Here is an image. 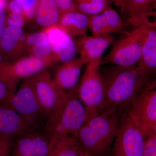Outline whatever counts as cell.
Returning <instances> with one entry per match:
<instances>
[{"instance_id": "6da1fadb", "label": "cell", "mask_w": 156, "mask_h": 156, "mask_svg": "<svg viewBox=\"0 0 156 156\" xmlns=\"http://www.w3.org/2000/svg\"><path fill=\"white\" fill-rule=\"evenodd\" d=\"M100 72L104 87V98L100 112L110 110L121 115L128 110L151 76L137 66L110 65L100 69Z\"/></svg>"}, {"instance_id": "7a4b0ae2", "label": "cell", "mask_w": 156, "mask_h": 156, "mask_svg": "<svg viewBox=\"0 0 156 156\" xmlns=\"http://www.w3.org/2000/svg\"><path fill=\"white\" fill-rule=\"evenodd\" d=\"M86 109L78 97L76 88L63 92L46 121L44 132L52 142L64 135L74 138L86 123Z\"/></svg>"}, {"instance_id": "3957f363", "label": "cell", "mask_w": 156, "mask_h": 156, "mask_svg": "<svg viewBox=\"0 0 156 156\" xmlns=\"http://www.w3.org/2000/svg\"><path fill=\"white\" fill-rule=\"evenodd\" d=\"M101 58L86 63L80 82L76 88L78 97L86 109V122L99 113L103 105L104 87L100 72Z\"/></svg>"}, {"instance_id": "277c9868", "label": "cell", "mask_w": 156, "mask_h": 156, "mask_svg": "<svg viewBox=\"0 0 156 156\" xmlns=\"http://www.w3.org/2000/svg\"><path fill=\"white\" fill-rule=\"evenodd\" d=\"M133 27L115 40L108 53L101 58V64L124 67L136 66L140 61L143 24Z\"/></svg>"}, {"instance_id": "5b68a950", "label": "cell", "mask_w": 156, "mask_h": 156, "mask_svg": "<svg viewBox=\"0 0 156 156\" xmlns=\"http://www.w3.org/2000/svg\"><path fill=\"white\" fill-rule=\"evenodd\" d=\"M147 136L156 132V83L149 77L128 111Z\"/></svg>"}, {"instance_id": "8992f818", "label": "cell", "mask_w": 156, "mask_h": 156, "mask_svg": "<svg viewBox=\"0 0 156 156\" xmlns=\"http://www.w3.org/2000/svg\"><path fill=\"white\" fill-rule=\"evenodd\" d=\"M147 136L128 111L121 116L111 156H142Z\"/></svg>"}, {"instance_id": "52a82bcc", "label": "cell", "mask_w": 156, "mask_h": 156, "mask_svg": "<svg viewBox=\"0 0 156 156\" xmlns=\"http://www.w3.org/2000/svg\"><path fill=\"white\" fill-rule=\"evenodd\" d=\"M6 105L28 120L34 130L44 131L48 116L39 103L30 78L24 79Z\"/></svg>"}, {"instance_id": "ba28073f", "label": "cell", "mask_w": 156, "mask_h": 156, "mask_svg": "<svg viewBox=\"0 0 156 156\" xmlns=\"http://www.w3.org/2000/svg\"><path fill=\"white\" fill-rule=\"evenodd\" d=\"M52 144L44 131L30 130L14 140L10 156H48Z\"/></svg>"}, {"instance_id": "9c48e42d", "label": "cell", "mask_w": 156, "mask_h": 156, "mask_svg": "<svg viewBox=\"0 0 156 156\" xmlns=\"http://www.w3.org/2000/svg\"><path fill=\"white\" fill-rule=\"evenodd\" d=\"M30 79L39 103L48 118L57 105L63 91L57 87L50 73L46 69Z\"/></svg>"}, {"instance_id": "30bf717a", "label": "cell", "mask_w": 156, "mask_h": 156, "mask_svg": "<svg viewBox=\"0 0 156 156\" xmlns=\"http://www.w3.org/2000/svg\"><path fill=\"white\" fill-rule=\"evenodd\" d=\"M43 30L48 37L55 62L64 63L76 58L77 51L72 37L56 24L44 28Z\"/></svg>"}, {"instance_id": "8fae6325", "label": "cell", "mask_w": 156, "mask_h": 156, "mask_svg": "<svg viewBox=\"0 0 156 156\" xmlns=\"http://www.w3.org/2000/svg\"><path fill=\"white\" fill-rule=\"evenodd\" d=\"M54 62L53 59H43L29 55L17 58L13 62H8L0 68V72L18 81L33 76Z\"/></svg>"}, {"instance_id": "7c38bea8", "label": "cell", "mask_w": 156, "mask_h": 156, "mask_svg": "<svg viewBox=\"0 0 156 156\" xmlns=\"http://www.w3.org/2000/svg\"><path fill=\"white\" fill-rule=\"evenodd\" d=\"M126 24L122 17L110 6L99 14L89 16V29L94 36L125 33Z\"/></svg>"}, {"instance_id": "4fadbf2b", "label": "cell", "mask_w": 156, "mask_h": 156, "mask_svg": "<svg viewBox=\"0 0 156 156\" xmlns=\"http://www.w3.org/2000/svg\"><path fill=\"white\" fill-rule=\"evenodd\" d=\"M121 116L116 112L105 110L92 117L85 123L107 145L111 147L119 128Z\"/></svg>"}, {"instance_id": "5bb4252c", "label": "cell", "mask_w": 156, "mask_h": 156, "mask_svg": "<svg viewBox=\"0 0 156 156\" xmlns=\"http://www.w3.org/2000/svg\"><path fill=\"white\" fill-rule=\"evenodd\" d=\"M32 130L34 129L28 120L9 105L0 104V135L14 140Z\"/></svg>"}, {"instance_id": "9a60e30c", "label": "cell", "mask_w": 156, "mask_h": 156, "mask_svg": "<svg viewBox=\"0 0 156 156\" xmlns=\"http://www.w3.org/2000/svg\"><path fill=\"white\" fill-rule=\"evenodd\" d=\"M143 24L141 56L136 66L144 72L151 76L156 70V22L150 19Z\"/></svg>"}, {"instance_id": "2e32d148", "label": "cell", "mask_w": 156, "mask_h": 156, "mask_svg": "<svg viewBox=\"0 0 156 156\" xmlns=\"http://www.w3.org/2000/svg\"><path fill=\"white\" fill-rule=\"evenodd\" d=\"M116 40L112 35L89 36L87 34L78 37L75 41L80 57L86 62L102 58L106 49Z\"/></svg>"}, {"instance_id": "e0dca14e", "label": "cell", "mask_w": 156, "mask_h": 156, "mask_svg": "<svg viewBox=\"0 0 156 156\" xmlns=\"http://www.w3.org/2000/svg\"><path fill=\"white\" fill-rule=\"evenodd\" d=\"M87 62L81 57L75 58L61 63L55 69L53 80L57 87L63 92H69L77 87L81 69Z\"/></svg>"}, {"instance_id": "ac0fdd59", "label": "cell", "mask_w": 156, "mask_h": 156, "mask_svg": "<svg viewBox=\"0 0 156 156\" xmlns=\"http://www.w3.org/2000/svg\"><path fill=\"white\" fill-rule=\"evenodd\" d=\"M156 2V0H126L121 7L124 22L133 27L150 19L151 16L156 14L154 11Z\"/></svg>"}, {"instance_id": "d6986e66", "label": "cell", "mask_w": 156, "mask_h": 156, "mask_svg": "<svg viewBox=\"0 0 156 156\" xmlns=\"http://www.w3.org/2000/svg\"><path fill=\"white\" fill-rule=\"evenodd\" d=\"M83 150L92 156H111V147L106 145L87 124L75 136Z\"/></svg>"}, {"instance_id": "ffe728a7", "label": "cell", "mask_w": 156, "mask_h": 156, "mask_svg": "<svg viewBox=\"0 0 156 156\" xmlns=\"http://www.w3.org/2000/svg\"><path fill=\"white\" fill-rule=\"evenodd\" d=\"M24 34L22 28L6 26L0 38V51L6 58L16 60L25 53L20 38Z\"/></svg>"}, {"instance_id": "44dd1931", "label": "cell", "mask_w": 156, "mask_h": 156, "mask_svg": "<svg viewBox=\"0 0 156 156\" xmlns=\"http://www.w3.org/2000/svg\"><path fill=\"white\" fill-rule=\"evenodd\" d=\"M89 17L78 11H70L62 14L56 25L72 37H80L87 34Z\"/></svg>"}, {"instance_id": "7402d4cb", "label": "cell", "mask_w": 156, "mask_h": 156, "mask_svg": "<svg viewBox=\"0 0 156 156\" xmlns=\"http://www.w3.org/2000/svg\"><path fill=\"white\" fill-rule=\"evenodd\" d=\"M25 52L29 55L54 61L48 37L43 30L27 34Z\"/></svg>"}, {"instance_id": "603a6c76", "label": "cell", "mask_w": 156, "mask_h": 156, "mask_svg": "<svg viewBox=\"0 0 156 156\" xmlns=\"http://www.w3.org/2000/svg\"><path fill=\"white\" fill-rule=\"evenodd\" d=\"M60 15L59 9L53 0H40L34 17L37 23L44 28L57 24Z\"/></svg>"}, {"instance_id": "cb8c5ba5", "label": "cell", "mask_w": 156, "mask_h": 156, "mask_svg": "<svg viewBox=\"0 0 156 156\" xmlns=\"http://www.w3.org/2000/svg\"><path fill=\"white\" fill-rule=\"evenodd\" d=\"M81 151L75 138L70 135H64L52 142L48 156H81Z\"/></svg>"}, {"instance_id": "d4e9b609", "label": "cell", "mask_w": 156, "mask_h": 156, "mask_svg": "<svg viewBox=\"0 0 156 156\" xmlns=\"http://www.w3.org/2000/svg\"><path fill=\"white\" fill-rule=\"evenodd\" d=\"M16 79L0 72V104H8L16 91Z\"/></svg>"}, {"instance_id": "484cf974", "label": "cell", "mask_w": 156, "mask_h": 156, "mask_svg": "<svg viewBox=\"0 0 156 156\" xmlns=\"http://www.w3.org/2000/svg\"><path fill=\"white\" fill-rule=\"evenodd\" d=\"M77 10L89 15L99 14L107 8L104 0H73Z\"/></svg>"}, {"instance_id": "4316f807", "label": "cell", "mask_w": 156, "mask_h": 156, "mask_svg": "<svg viewBox=\"0 0 156 156\" xmlns=\"http://www.w3.org/2000/svg\"><path fill=\"white\" fill-rule=\"evenodd\" d=\"M22 8L24 19L30 20L34 17L39 0H14Z\"/></svg>"}, {"instance_id": "83f0119b", "label": "cell", "mask_w": 156, "mask_h": 156, "mask_svg": "<svg viewBox=\"0 0 156 156\" xmlns=\"http://www.w3.org/2000/svg\"><path fill=\"white\" fill-rule=\"evenodd\" d=\"M142 156H156V132L146 137Z\"/></svg>"}, {"instance_id": "f1b7e54d", "label": "cell", "mask_w": 156, "mask_h": 156, "mask_svg": "<svg viewBox=\"0 0 156 156\" xmlns=\"http://www.w3.org/2000/svg\"><path fill=\"white\" fill-rule=\"evenodd\" d=\"M58 7L60 14L78 11L73 0H53Z\"/></svg>"}, {"instance_id": "f546056e", "label": "cell", "mask_w": 156, "mask_h": 156, "mask_svg": "<svg viewBox=\"0 0 156 156\" xmlns=\"http://www.w3.org/2000/svg\"><path fill=\"white\" fill-rule=\"evenodd\" d=\"M25 24V19L23 15L10 13L6 17V26L22 28Z\"/></svg>"}, {"instance_id": "4dcf8cb0", "label": "cell", "mask_w": 156, "mask_h": 156, "mask_svg": "<svg viewBox=\"0 0 156 156\" xmlns=\"http://www.w3.org/2000/svg\"><path fill=\"white\" fill-rule=\"evenodd\" d=\"M14 141L11 140L0 144V156H10Z\"/></svg>"}, {"instance_id": "1f68e13d", "label": "cell", "mask_w": 156, "mask_h": 156, "mask_svg": "<svg viewBox=\"0 0 156 156\" xmlns=\"http://www.w3.org/2000/svg\"><path fill=\"white\" fill-rule=\"evenodd\" d=\"M9 7L11 13L19 14L23 16L22 8L17 2L14 0L11 1L9 3Z\"/></svg>"}, {"instance_id": "d6a6232c", "label": "cell", "mask_w": 156, "mask_h": 156, "mask_svg": "<svg viewBox=\"0 0 156 156\" xmlns=\"http://www.w3.org/2000/svg\"><path fill=\"white\" fill-rule=\"evenodd\" d=\"M6 26V17L4 10H0V38Z\"/></svg>"}, {"instance_id": "836d02e7", "label": "cell", "mask_w": 156, "mask_h": 156, "mask_svg": "<svg viewBox=\"0 0 156 156\" xmlns=\"http://www.w3.org/2000/svg\"><path fill=\"white\" fill-rule=\"evenodd\" d=\"M5 56L3 55L2 53L0 51V68L2 67L4 65L8 62V60Z\"/></svg>"}, {"instance_id": "e575fe53", "label": "cell", "mask_w": 156, "mask_h": 156, "mask_svg": "<svg viewBox=\"0 0 156 156\" xmlns=\"http://www.w3.org/2000/svg\"><path fill=\"white\" fill-rule=\"evenodd\" d=\"M8 7V0H0V10H4Z\"/></svg>"}, {"instance_id": "d590c367", "label": "cell", "mask_w": 156, "mask_h": 156, "mask_svg": "<svg viewBox=\"0 0 156 156\" xmlns=\"http://www.w3.org/2000/svg\"><path fill=\"white\" fill-rule=\"evenodd\" d=\"M126 0H112L113 2L115 3L116 5L122 7L124 5Z\"/></svg>"}, {"instance_id": "8d00e7d4", "label": "cell", "mask_w": 156, "mask_h": 156, "mask_svg": "<svg viewBox=\"0 0 156 156\" xmlns=\"http://www.w3.org/2000/svg\"><path fill=\"white\" fill-rule=\"evenodd\" d=\"M11 140H13L9 139V138H6V137H4V136L0 135V144L4 143L8 141H11Z\"/></svg>"}, {"instance_id": "74e56055", "label": "cell", "mask_w": 156, "mask_h": 156, "mask_svg": "<svg viewBox=\"0 0 156 156\" xmlns=\"http://www.w3.org/2000/svg\"><path fill=\"white\" fill-rule=\"evenodd\" d=\"M82 149V148H81ZM81 156H92L89 155V154L87 153L86 151L83 150L82 149L81 151Z\"/></svg>"}, {"instance_id": "f35d334b", "label": "cell", "mask_w": 156, "mask_h": 156, "mask_svg": "<svg viewBox=\"0 0 156 156\" xmlns=\"http://www.w3.org/2000/svg\"><path fill=\"white\" fill-rule=\"evenodd\" d=\"M105 4H106L107 7L110 6L111 3L112 2V0H104Z\"/></svg>"}]
</instances>
